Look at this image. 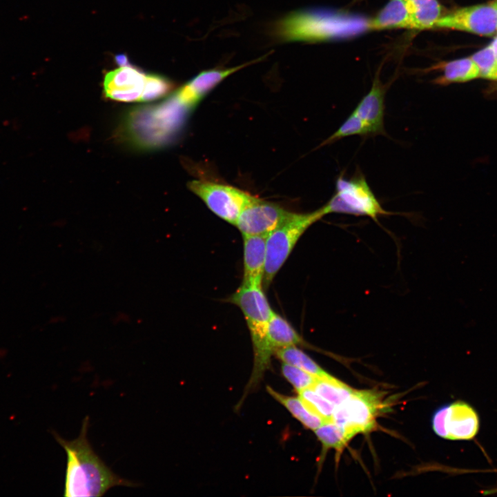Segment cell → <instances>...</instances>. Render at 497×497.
<instances>
[{
	"label": "cell",
	"instance_id": "6da1fadb",
	"mask_svg": "<svg viewBox=\"0 0 497 497\" xmlns=\"http://www.w3.org/2000/svg\"><path fill=\"white\" fill-rule=\"evenodd\" d=\"M89 422L87 416L79 436L72 440L52 432L67 456L64 496L99 497L114 487H137V483L115 474L95 452L87 438Z\"/></svg>",
	"mask_w": 497,
	"mask_h": 497
},
{
	"label": "cell",
	"instance_id": "7a4b0ae2",
	"mask_svg": "<svg viewBox=\"0 0 497 497\" xmlns=\"http://www.w3.org/2000/svg\"><path fill=\"white\" fill-rule=\"evenodd\" d=\"M371 30L370 19L343 10L304 8L277 21L274 33L282 42L318 43L349 39Z\"/></svg>",
	"mask_w": 497,
	"mask_h": 497
},
{
	"label": "cell",
	"instance_id": "3957f363",
	"mask_svg": "<svg viewBox=\"0 0 497 497\" xmlns=\"http://www.w3.org/2000/svg\"><path fill=\"white\" fill-rule=\"evenodd\" d=\"M191 110L173 94L157 104L132 109L124 118L122 130L137 148H160L175 137Z\"/></svg>",
	"mask_w": 497,
	"mask_h": 497
},
{
	"label": "cell",
	"instance_id": "277c9868",
	"mask_svg": "<svg viewBox=\"0 0 497 497\" xmlns=\"http://www.w3.org/2000/svg\"><path fill=\"white\" fill-rule=\"evenodd\" d=\"M237 305L246 319L253 343V369L246 387L244 398L248 391L260 382L265 371L270 369L271 356L274 353L267 340V329L273 313L262 286L242 284L229 298Z\"/></svg>",
	"mask_w": 497,
	"mask_h": 497
},
{
	"label": "cell",
	"instance_id": "5b68a950",
	"mask_svg": "<svg viewBox=\"0 0 497 497\" xmlns=\"http://www.w3.org/2000/svg\"><path fill=\"white\" fill-rule=\"evenodd\" d=\"M320 209L324 216L345 213L367 216L376 221L380 215L390 214L382 208L360 172L348 179L340 175L334 195Z\"/></svg>",
	"mask_w": 497,
	"mask_h": 497
},
{
	"label": "cell",
	"instance_id": "8992f818",
	"mask_svg": "<svg viewBox=\"0 0 497 497\" xmlns=\"http://www.w3.org/2000/svg\"><path fill=\"white\" fill-rule=\"evenodd\" d=\"M322 217L320 208L307 213H293L266 236L263 280L266 287L283 266L300 237Z\"/></svg>",
	"mask_w": 497,
	"mask_h": 497
},
{
	"label": "cell",
	"instance_id": "52a82bcc",
	"mask_svg": "<svg viewBox=\"0 0 497 497\" xmlns=\"http://www.w3.org/2000/svg\"><path fill=\"white\" fill-rule=\"evenodd\" d=\"M382 393L374 390L354 391L335 407L332 422L342 427L351 438L358 433L371 430L383 408Z\"/></svg>",
	"mask_w": 497,
	"mask_h": 497
},
{
	"label": "cell",
	"instance_id": "ba28073f",
	"mask_svg": "<svg viewBox=\"0 0 497 497\" xmlns=\"http://www.w3.org/2000/svg\"><path fill=\"white\" fill-rule=\"evenodd\" d=\"M188 186L214 214L233 225L242 210L255 197L244 191L221 183L193 180Z\"/></svg>",
	"mask_w": 497,
	"mask_h": 497
},
{
	"label": "cell",
	"instance_id": "9c48e42d",
	"mask_svg": "<svg viewBox=\"0 0 497 497\" xmlns=\"http://www.w3.org/2000/svg\"><path fill=\"white\" fill-rule=\"evenodd\" d=\"M434 28L492 36L497 30V6L492 1L458 8L443 14Z\"/></svg>",
	"mask_w": 497,
	"mask_h": 497
},
{
	"label": "cell",
	"instance_id": "30bf717a",
	"mask_svg": "<svg viewBox=\"0 0 497 497\" xmlns=\"http://www.w3.org/2000/svg\"><path fill=\"white\" fill-rule=\"evenodd\" d=\"M292 213L276 204L255 197L242 210L235 226L242 236H267Z\"/></svg>",
	"mask_w": 497,
	"mask_h": 497
},
{
	"label": "cell",
	"instance_id": "8fae6325",
	"mask_svg": "<svg viewBox=\"0 0 497 497\" xmlns=\"http://www.w3.org/2000/svg\"><path fill=\"white\" fill-rule=\"evenodd\" d=\"M146 75L130 66H120L104 77V90L106 97L125 102L140 101Z\"/></svg>",
	"mask_w": 497,
	"mask_h": 497
},
{
	"label": "cell",
	"instance_id": "7c38bea8",
	"mask_svg": "<svg viewBox=\"0 0 497 497\" xmlns=\"http://www.w3.org/2000/svg\"><path fill=\"white\" fill-rule=\"evenodd\" d=\"M263 58L264 56L232 68H213L202 71L174 94L184 106L193 110L207 94L228 76Z\"/></svg>",
	"mask_w": 497,
	"mask_h": 497
},
{
	"label": "cell",
	"instance_id": "4fadbf2b",
	"mask_svg": "<svg viewBox=\"0 0 497 497\" xmlns=\"http://www.w3.org/2000/svg\"><path fill=\"white\" fill-rule=\"evenodd\" d=\"M386 88L375 76L370 90L353 110L367 126L371 135H386L384 128V95Z\"/></svg>",
	"mask_w": 497,
	"mask_h": 497
},
{
	"label": "cell",
	"instance_id": "5bb4252c",
	"mask_svg": "<svg viewBox=\"0 0 497 497\" xmlns=\"http://www.w3.org/2000/svg\"><path fill=\"white\" fill-rule=\"evenodd\" d=\"M479 425L478 416L469 404L457 401L448 405L446 417L447 439L470 440L477 434Z\"/></svg>",
	"mask_w": 497,
	"mask_h": 497
},
{
	"label": "cell",
	"instance_id": "9a60e30c",
	"mask_svg": "<svg viewBox=\"0 0 497 497\" xmlns=\"http://www.w3.org/2000/svg\"><path fill=\"white\" fill-rule=\"evenodd\" d=\"M266 236H243L244 274L242 284L262 286L266 261Z\"/></svg>",
	"mask_w": 497,
	"mask_h": 497
},
{
	"label": "cell",
	"instance_id": "2e32d148",
	"mask_svg": "<svg viewBox=\"0 0 497 497\" xmlns=\"http://www.w3.org/2000/svg\"><path fill=\"white\" fill-rule=\"evenodd\" d=\"M371 30L386 29H413L412 22L405 0H389L370 19Z\"/></svg>",
	"mask_w": 497,
	"mask_h": 497
},
{
	"label": "cell",
	"instance_id": "e0dca14e",
	"mask_svg": "<svg viewBox=\"0 0 497 497\" xmlns=\"http://www.w3.org/2000/svg\"><path fill=\"white\" fill-rule=\"evenodd\" d=\"M434 68L442 70V75L433 81L440 86L465 83L480 77L479 69L471 57L440 63Z\"/></svg>",
	"mask_w": 497,
	"mask_h": 497
},
{
	"label": "cell",
	"instance_id": "ac0fdd59",
	"mask_svg": "<svg viewBox=\"0 0 497 497\" xmlns=\"http://www.w3.org/2000/svg\"><path fill=\"white\" fill-rule=\"evenodd\" d=\"M267 340L274 353L281 348L304 344L302 338L289 322L274 311L268 324Z\"/></svg>",
	"mask_w": 497,
	"mask_h": 497
},
{
	"label": "cell",
	"instance_id": "d6986e66",
	"mask_svg": "<svg viewBox=\"0 0 497 497\" xmlns=\"http://www.w3.org/2000/svg\"><path fill=\"white\" fill-rule=\"evenodd\" d=\"M410 14L413 29L434 28L443 15L442 6L438 0H405Z\"/></svg>",
	"mask_w": 497,
	"mask_h": 497
},
{
	"label": "cell",
	"instance_id": "ffe728a7",
	"mask_svg": "<svg viewBox=\"0 0 497 497\" xmlns=\"http://www.w3.org/2000/svg\"><path fill=\"white\" fill-rule=\"evenodd\" d=\"M268 393L282 404L305 427L313 431L326 422L322 418L311 411L302 399L298 397L286 396L274 390L269 386Z\"/></svg>",
	"mask_w": 497,
	"mask_h": 497
},
{
	"label": "cell",
	"instance_id": "44dd1931",
	"mask_svg": "<svg viewBox=\"0 0 497 497\" xmlns=\"http://www.w3.org/2000/svg\"><path fill=\"white\" fill-rule=\"evenodd\" d=\"M311 387L335 407L344 403L355 391L329 373L318 378Z\"/></svg>",
	"mask_w": 497,
	"mask_h": 497
},
{
	"label": "cell",
	"instance_id": "7402d4cb",
	"mask_svg": "<svg viewBox=\"0 0 497 497\" xmlns=\"http://www.w3.org/2000/svg\"><path fill=\"white\" fill-rule=\"evenodd\" d=\"M275 353L283 363L298 367L317 378L328 374L311 358L296 346L279 349Z\"/></svg>",
	"mask_w": 497,
	"mask_h": 497
},
{
	"label": "cell",
	"instance_id": "603a6c76",
	"mask_svg": "<svg viewBox=\"0 0 497 497\" xmlns=\"http://www.w3.org/2000/svg\"><path fill=\"white\" fill-rule=\"evenodd\" d=\"M314 432L325 449H340L351 439L344 429L333 422L323 423Z\"/></svg>",
	"mask_w": 497,
	"mask_h": 497
},
{
	"label": "cell",
	"instance_id": "cb8c5ba5",
	"mask_svg": "<svg viewBox=\"0 0 497 497\" xmlns=\"http://www.w3.org/2000/svg\"><path fill=\"white\" fill-rule=\"evenodd\" d=\"M298 392L299 397L311 411L326 422H332L335 406L318 394L312 387Z\"/></svg>",
	"mask_w": 497,
	"mask_h": 497
},
{
	"label": "cell",
	"instance_id": "d4e9b609",
	"mask_svg": "<svg viewBox=\"0 0 497 497\" xmlns=\"http://www.w3.org/2000/svg\"><path fill=\"white\" fill-rule=\"evenodd\" d=\"M352 135H371L367 126L353 112L348 116L338 130L326 139L320 146L333 143L339 139Z\"/></svg>",
	"mask_w": 497,
	"mask_h": 497
},
{
	"label": "cell",
	"instance_id": "484cf974",
	"mask_svg": "<svg viewBox=\"0 0 497 497\" xmlns=\"http://www.w3.org/2000/svg\"><path fill=\"white\" fill-rule=\"evenodd\" d=\"M173 88V83L167 78L155 74L147 75L140 101L149 102L161 99L168 94Z\"/></svg>",
	"mask_w": 497,
	"mask_h": 497
},
{
	"label": "cell",
	"instance_id": "4316f807",
	"mask_svg": "<svg viewBox=\"0 0 497 497\" xmlns=\"http://www.w3.org/2000/svg\"><path fill=\"white\" fill-rule=\"evenodd\" d=\"M471 58L479 69L480 78L497 81V59L491 44L474 53Z\"/></svg>",
	"mask_w": 497,
	"mask_h": 497
},
{
	"label": "cell",
	"instance_id": "83f0119b",
	"mask_svg": "<svg viewBox=\"0 0 497 497\" xmlns=\"http://www.w3.org/2000/svg\"><path fill=\"white\" fill-rule=\"evenodd\" d=\"M281 371L285 379L297 391L311 387L318 378L298 367L283 362Z\"/></svg>",
	"mask_w": 497,
	"mask_h": 497
},
{
	"label": "cell",
	"instance_id": "f1b7e54d",
	"mask_svg": "<svg viewBox=\"0 0 497 497\" xmlns=\"http://www.w3.org/2000/svg\"><path fill=\"white\" fill-rule=\"evenodd\" d=\"M447 407L448 405H446L437 410L433 418V431L438 436L446 439H447L446 429Z\"/></svg>",
	"mask_w": 497,
	"mask_h": 497
},
{
	"label": "cell",
	"instance_id": "f546056e",
	"mask_svg": "<svg viewBox=\"0 0 497 497\" xmlns=\"http://www.w3.org/2000/svg\"><path fill=\"white\" fill-rule=\"evenodd\" d=\"M116 61L120 66L128 65L127 57L124 55H119L116 56Z\"/></svg>",
	"mask_w": 497,
	"mask_h": 497
},
{
	"label": "cell",
	"instance_id": "4dcf8cb0",
	"mask_svg": "<svg viewBox=\"0 0 497 497\" xmlns=\"http://www.w3.org/2000/svg\"><path fill=\"white\" fill-rule=\"evenodd\" d=\"M496 55L497 59V37L490 43Z\"/></svg>",
	"mask_w": 497,
	"mask_h": 497
},
{
	"label": "cell",
	"instance_id": "1f68e13d",
	"mask_svg": "<svg viewBox=\"0 0 497 497\" xmlns=\"http://www.w3.org/2000/svg\"><path fill=\"white\" fill-rule=\"evenodd\" d=\"M493 2L497 6V0H494Z\"/></svg>",
	"mask_w": 497,
	"mask_h": 497
},
{
	"label": "cell",
	"instance_id": "d6a6232c",
	"mask_svg": "<svg viewBox=\"0 0 497 497\" xmlns=\"http://www.w3.org/2000/svg\"><path fill=\"white\" fill-rule=\"evenodd\" d=\"M496 33H497V30H496Z\"/></svg>",
	"mask_w": 497,
	"mask_h": 497
},
{
	"label": "cell",
	"instance_id": "836d02e7",
	"mask_svg": "<svg viewBox=\"0 0 497 497\" xmlns=\"http://www.w3.org/2000/svg\"><path fill=\"white\" fill-rule=\"evenodd\" d=\"M359 1V0H358Z\"/></svg>",
	"mask_w": 497,
	"mask_h": 497
}]
</instances>
